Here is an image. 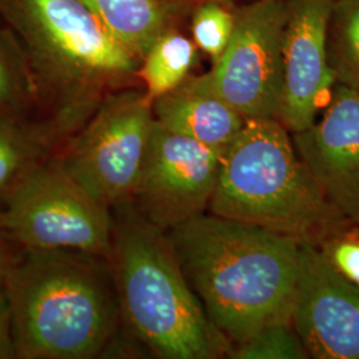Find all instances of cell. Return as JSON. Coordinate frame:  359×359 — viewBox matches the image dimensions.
<instances>
[{
  "label": "cell",
  "instance_id": "1",
  "mask_svg": "<svg viewBox=\"0 0 359 359\" xmlns=\"http://www.w3.org/2000/svg\"><path fill=\"white\" fill-rule=\"evenodd\" d=\"M206 316L229 345L292 321L299 243L213 213L165 231Z\"/></svg>",
  "mask_w": 359,
  "mask_h": 359
},
{
  "label": "cell",
  "instance_id": "2",
  "mask_svg": "<svg viewBox=\"0 0 359 359\" xmlns=\"http://www.w3.org/2000/svg\"><path fill=\"white\" fill-rule=\"evenodd\" d=\"M0 16L46 108L41 127L53 145L81 128L112 87L136 76L140 60L81 0H3Z\"/></svg>",
  "mask_w": 359,
  "mask_h": 359
},
{
  "label": "cell",
  "instance_id": "3",
  "mask_svg": "<svg viewBox=\"0 0 359 359\" xmlns=\"http://www.w3.org/2000/svg\"><path fill=\"white\" fill-rule=\"evenodd\" d=\"M100 258L72 250H25L13 259L6 297L18 358H95L107 347L120 306L109 266Z\"/></svg>",
  "mask_w": 359,
  "mask_h": 359
},
{
  "label": "cell",
  "instance_id": "4",
  "mask_svg": "<svg viewBox=\"0 0 359 359\" xmlns=\"http://www.w3.org/2000/svg\"><path fill=\"white\" fill-rule=\"evenodd\" d=\"M112 209V246L107 261L130 332L157 358L213 359L228 354L229 342L209 321L167 233L142 217L130 200Z\"/></svg>",
  "mask_w": 359,
  "mask_h": 359
},
{
  "label": "cell",
  "instance_id": "5",
  "mask_svg": "<svg viewBox=\"0 0 359 359\" xmlns=\"http://www.w3.org/2000/svg\"><path fill=\"white\" fill-rule=\"evenodd\" d=\"M210 213L316 246L354 226L327 200L277 118H248L226 147Z\"/></svg>",
  "mask_w": 359,
  "mask_h": 359
},
{
  "label": "cell",
  "instance_id": "6",
  "mask_svg": "<svg viewBox=\"0 0 359 359\" xmlns=\"http://www.w3.org/2000/svg\"><path fill=\"white\" fill-rule=\"evenodd\" d=\"M111 209L96 201L57 157L31 168L0 206V237L25 250H72L107 258Z\"/></svg>",
  "mask_w": 359,
  "mask_h": 359
},
{
  "label": "cell",
  "instance_id": "7",
  "mask_svg": "<svg viewBox=\"0 0 359 359\" xmlns=\"http://www.w3.org/2000/svg\"><path fill=\"white\" fill-rule=\"evenodd\" d=\"M154 124V103L145 92L111 93L56 157L96 201L112 209L132 198Z\"/></svg>",
  "mask_w": 359,
  "mask_h": 359
},
{
  "label": "cell",
  "instance_id": "8",
  "mask_svg": "<svg viewBox=\"0 0 359 359\" xmlns=\"http://www.w3.org/2000/svg\"><path fill=\"white\" fill-rule=\"evenodd\" d=\"M285 0H255L236 13L226 50L205 75L245 118H278L283 90Z\"/></svg>",
  "mask_w": 359,
  "mask_h": 359
},
{
  "label": "cell",
  "instance_id": "9",
  "mask_svg": "<svg viewBox=\"0 0 359 359\" xmlns=\"http://www.w3.org/2000/svg\"><path fill=\"white\" fill-rule=\"evenodd\" d=\"M225 149L170 132L154 120L132 204L163 231L204 215L217 187Z\"/></svg>",
  "mask_w": 359,
  "mask_h": 359
},
{
  "label": "cell",
  "instance_id": "10",
  "mask_svg": "<svg viewBox=\"0 0 359 359\" xmlns=\"http://www.w3.org/2000/svg\"><path fill=\"white\" fill-rule=\"evenodd\" d=\"M292 323L311 358L359 359V289L316 245H299Z\"/></svg>",
  "mask_w": 359,
  "mask_h": 359
},
{
  "label": "cell",
  "instance_id": "11",
  "mask_svg": "<svg viewBox=\"0 0 359 359\" xmlns=\"http://www.w3.org/2000/svg\"><path fill=\"white\" fill-rule=\"evenodd\" d=\"M335 0H285L283 90L278 121L290 133L309 128L330 99L335 77L327 57Z\"/></svg>",
  "mask_w": 359,
  "mask_h": 359
},
{
  "label": "cell",
  "instance_id": "12",
  "mask_svg": "<svg viewBox=\"0 0 359 359\" xmlns=\"http://www.w3.org/2000/svg\"><path fill=\"white\" fill-rule=\"evenodd\" d=\"M292 139L327 200L359 228V90L335 81L321 118Z\"/></svg>",
  "mask_w": 359,
  "mask_h": 359
},
{
  "label": "cell",
  "instance_id": "13",
  "mask_svg": "<svg viewBox=\"0 0 359 359\" xmlns=\"http://www.w3.org/2000/svg\"><path fill=\"white\" fill-rule=\"evenodd\" d=\"M154 120L181 136L225 149L246 123L204 75L187 77L177 88L154 102Z\"/></svg>",
  "mask_w": 359,
  "mask_h": 359
},
{
  "label": "cell",
  "instance_id": "14",
  "mask_svg": "<svg viewBox=\"0 0 359 359\" xmlns=\"http://www.w3.org/2000/svg\"><path fill=\"white\" fill-rule=\"evenodd\" d=\"M108 32L139 60L173 28L181 8L169 0H81Z\"/></svg>",
  "mask_w": 359,
  "mask_h": 359
},
{
  "label": "cell",
  "instance_id": "15",
  "mask_svg": "<svg viewBox=\"0 0 359 359\" xmlns=\"http://www.w3.org/2000/svg\"><path fill=\"white\" fill-rule=\"evenodd\" d=\"M196 60V43L172 28L157 39L145 53L136 77L142 80L145 96L154 103L189 76Z\"/></svg>",
  "mask_w": 359,
  "mask_h": 359
},
{
  "label": "cell",
  "instance_id": "16",
  "mask_svg": "<svg viewBox=\"0 0 359 359\" xmlns=\"http://www.w3.org/2000/svg\"><path fill=\"white\" fill-rule=\"evenodd\" d=\"M53 147L41 126H26L15 115L0 116V200Z\"/></svg>",
  "mask_w": 359,
  "mask_h": 359
},
{
  "label": "cell",
  "instance_id": "17",
  "mask_svg": "<svg viewBox=\"0 0 359 359\" xmlns=\"http://www.w3.org/2000/svg\"><path fill=\"white\" fill-rule=\"evenodd\" d=\"M327 57L335 81L359 90V0L334 1Z\"/></svg>",
  "mask_w": 359,
  "mask_h": 359
},
{
  "label": "cell",
  "instance_id": "18",
  "mask_svg": "<svg viewBox=\"0 0 359 359\" xmlns=\"http://www.w3.org/2000/svg\"><path fill=\"white\" fill-rule=\"evenodd\" d=\"M233 359H306L310 357L292 321L264 326L244 342L231 345Z\"/></svg>",
  "mask_w": 359,
  "mask_h": 359
},
{
  "label": "cell",
  "instance_id": "19",
  "mask_svg": "<svg viewBox=\"0 0 359 359\" xmlns=\"http://www.w3.org/2000/svg\"><path fill=\"white\" fill-rule=\"evenodd\" d=\"M29 99H34V90L20 48L11 35H0V116H18Z\"/></svg>",
  "mask_w": 359,
  "mask_h": 359
},
{
  "label": "cell",
  "instance_id": "20",
  "mask_svg": "<svg viewBox=\"0 0 359 359\" xmlns=\"http://www.w3.org/2000/svg\"><path fill=\"white\" fill-rule=\"evenodd\" d=\"M236 26V13L218 0H203L194 8L192 34L197 48L216 62L231 43Z\"/></svg>",
  "mask_w": 359,
  "mask_h": 359
},
{
  "label": "cell",
  "instance_id": "21",
  "mask_svg": "<svg viewBox=\"0 0 359 359\" xmlns=\"http://www.w3.org/2000/svg\"><path fill=\"white\" fill-rule=\"evenodd\" d=\"M322 256L339 276L359 289V228L351 226L323 241Z\"/></svg>",
  "mask_w": 359,
  "mask_h": 359
},
{
  "label": "cell",
  "instance_id": "22",
  "mask_svg": "<svg viewBox=\"0 0 359 359\" xmlns=\"http://www.w3.org/2000/svg\"><path fill=\"white\" fill-rule=\"evenodd\" d=\"M18 358L7 297L0 298V359Z\"/></svg>",
  "mask_w": 359,
  "mask_h": 359
},
{
  "label": "cell",
  "instance_id": "23",
  "mask_svg": "<svg viewBox=\"0 0 359 359\" xmlns=\"http://www.w3.org/2000/svg\"><path fill=\"white\" fill-rule=\"evenodd\" d=\"M13 261V259L8 258L4 249L0 246V298L6 297V281Z\"/></svg>",
  "mask_w": 359,
  "mask_h": 359
},
{
  "label": "cell",
  "instance_id": "24",
  "mask_svg": "<svg viewBox=\"0 0 359 359\" xmlns=\"http://www.w3.org/2000/svg\"><path fill=\"white\" fill-rule=\"evenodd\" d=\"M169 1H172V3H175L177 6H184V4L189 3V1H194V0H169Z\"/></svg>",
  "mask_w": 359,
  "mask_h": 359
},
{
  "label": "cell",
  "instance_id": "25",
  "mask_svg": "<svg viewBox=\"0 0 359 359\" xmlns=\"http://www.w3.org/2000/svg\"><path fill=\"white\" fill-rule=\"evenodd\" d=\"M1 3H3V0H0V4H1Z\"/></svg>",
  "mask_w": 359,
  "mask_h": 359
}]
</instances>
